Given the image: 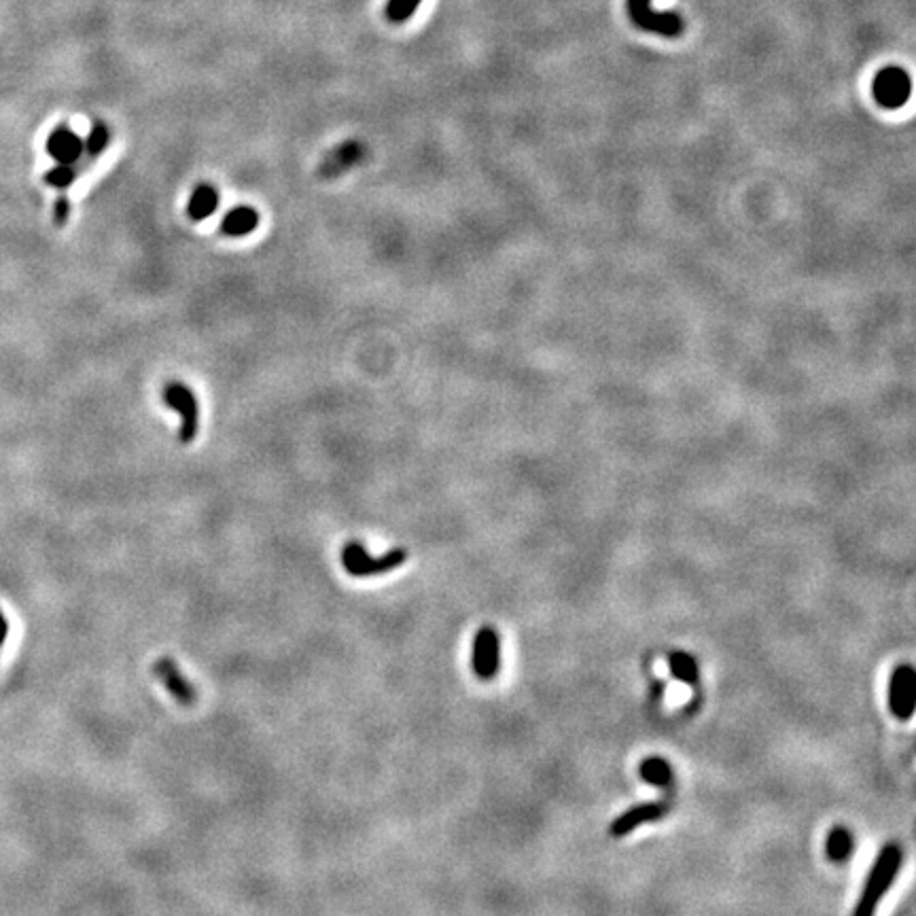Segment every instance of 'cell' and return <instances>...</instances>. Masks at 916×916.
<instances>
[{
    "instance_id": "obj_19",
    "label": "cell",
    "mask_w": 916,
    "mask_h": 916,
    "mask_svg": "<svg viewBox=\"0 0 916 916\" xmlns=\"http://www.w3.org/2000/svg\"><path fill=\"white\" fill-rule=\"evenodd\" d=\"M77 176H79L77 166H64V164H58L56 168H51V170L45 174V181H47V185L56 187V189H68L70 185H73V183L77 181Z\"/></svg>"
},
{
    "instance_id": "obj_15",
    "label": "cell",
    "mask_w": 916,
    "mask_h": 916,
    "mask_svg": "<svg viewBox=\"0 0 916 916\" xmlns=\"http://www.w3.org/2000/svg\"><path fill=\"white\" fill-rule=\"evenodd\" d=\"M639 774L645 783L656 787H668L673 783V768L664 757H647L639 766Z\"/></svg>"
},
{
    "instance_id": "obj_8",
    "label": "cell",
    "mask_w": 916,
    "mask_h": 916,
    "mask_svg": "<svg viewBox=\"0 0 916 916\" xmlns=\"http://www.w3.org/2000/svg\"><path fill=\"white\" fill-rule=\"evenodd\" d=\"M153 673L160 679V683L166 687V692L179 702L183 707H191L198 700V690L193 687V683L181 673L179 664H176L172 658L162 656L153 664Z\"/></svg>"
},
{
    "instance_id": "obj_18",
    "label": "cell",
    "mask_w": 916,
    "mask_h": 916,
    "mask_svg": "<svg viewBox=\"0 0 916 916\" xmlns=\"http://www.w3.org/2000/svg\"><path fill=\"white\" fill-rule=\"evenodd\" d=\"M422 0H386L384 17L391 24H405L410 22Z\"/></svg>"
},
{
    "instance_id": "obj_12",
    "label": "cell",
    "mask_w": 916,
    "mask_h": 916,
    "mask_svg": "<svg viewBox=\"0 0 916 916\" xmlns=\"http://www.w3.org/2000/svg\"><path fill=\"white\" fill-rule=\"evenodd\" d=\"M221 202L219 189L213 183H198L196 189L191 191L189 202H187V217L193 223L206 221L208 217H213L217 213Z\"/></svg>"
},
{
    "instance_id": "obj_17",
    "label": "cell",
    "mask_w": 916,
    "mask_h": 916,
    "mask_svg": "<svg viewBox=\"0 0 916 916\" xmlns=\"http://www.w3.org/2000/svg\"><path fill=\"white\" fill-rule=\"evenodd\" d=\"M111 145V130L104 126L102 121L94 123L90 134H87V138L83 140V153L90 157V160H96V157H100L104 151H107V147Z\"/></svg>"
},
{
    "instance_id": "obj_7",
    "label": "cell",
    "mask_w": 916,
    "mask_h": 916,
    "mask_svg": "<svg viewBox=\"0 0 916 916\" xmlns=\"http://www.w3.org/2000/svg\"><path fill=\"white\" fill-rule=\"evenodd\" d=\"M916 707V673L910 664L897 666L889 681V709L893 717L908 721Z\"/></svg>"
},
{
    "instance_id": "obj_10",
    "label": "cell",
    "mask_w": 916,
    "mask_h": 916,
    "mask_svg": "<svg viewBox=\"0 0 916 916\" xmlns=\"http://www.w3.org/2000/svg\"><path fill=\"white\" fill-rule=\"evenodd\" d=\"M47 155L64 166H77L83 157V138L68 126H58L47 136Z\"/></svg>"
},
{
    "instance_id": "obj_1",
    "label": "cell",
    "mask_w": 916,
    "mask_h": 916,
    "mask_svg": "<svg viewBox=\"0 0 916 916\" xmlns=\"http://www.w3.org/2000/svg\"><path fill=\"white\" fill-rule=\"evenodd\" d=\"M902 859H904V853L900 849V844H895V842L885 844L883 851L878 853L874 861L866 883H863L853 916H874L880 900L887 895L895 876L902 870Z\"/></svg>"
},
{
    "instance_id": "obj_3",
    "label": "cell",
    "mask_w": 916,
    "mask_h": 916,
    "mask_svg": "<svg viewBox=\"0 0 916 916\" xmlns=\"http://www.w3.org/2000/svg\"><path fill=\"white\" fill-rule=\"evenodd\" d=\"M162 399L168 405V410L181 416V444H191L200 429V403L193 395L191 386L183 382H168L162 391Z\"/></svg>"
},
{
    "instance_id": "obj_2",
    "label": "cell",
    "mask_w": 916,
    "mask_h": 916,
    "mask_svg": "<svg viewBox=\"0 0 916 916\" xmlns=\"http://www.w3.org/2000/svg\"><path fill=\"white\" fill-rule=\"evenodd\" d=\"M408 560V552L403 548H395L391 552H386L382 556H372L361 541H348L342 548V567L350 577H376L391 573L405 565Z\"/></svg>"
},
{
    "instance_id": "obj_14",
    "label": "cell",
    "mask_w": 916,
    "mask_h": 916,
    "mask_svg": "<svg viewBox=\"0 0 916 916\" xmlns=\"http://www.w3.org/2000/svg\"><path fill=\"white\" fill-rule=\"evenodd\" d=\"M825 853L836 863L847 861L853 855V836L847 827H832L825 840Z\"/></svg>"
},
{
    "instance_id": "obj_11",
    "label": "cell",
    "mask_w": 916,
    "mask_h": 916,
    "mask_svg": "<svg viewBox=\"0 0 916 916\" xmlns=\"http://www.w3.org/2000/svg\"><path fill=\"white\" fill-rule=\"evenodd\" d=\"M664 815H666V806L660 802L639 804V806L626 810V813H622L620 817H615L609 825V834L613 838H624L645 823L660 821Z\"/></svg>"
},
{
    "instance_id": "obj_20",
    "label": "cell",
    "mask_w": 916,
    "mask_h": 916,
    "mask_svg": "<svg viewBox=\"0 0 916 916\" xmlns=\"http://www.w3.org/2000/svg\"><path fill=\"white\" fill-rule=\"evenodd\" d=\"M54 217L58 221V225H64L70 217V200L68 198H60L56 202V210H54Z\"/></svg>"
},
{
    "instance_id": "obj_9",
    "label": "cell",
    "mask_w": 916,
    "mask_h": 916,
    "mask_svg": "<svg viewBox=\"0 0 916 916\" xmlns=\"http://www.w3.org/2000/svg\"><path fill=\"white\" fill-rule=\"evenodd\" d=\"M365 145L359 140H346V143L333 147L325 160L319 166V174L323 179H338L340 174H346L350 168L359 166L365 160Z\"/></svg>"
},
{
    "instance_id": "obj_4",
    "label": "cell",
    "mask_w": 916,
    "mask_h": 916,
    "mask_svg": "<svg viewBox=\"0 0 916 916\" xmlns=\"http://www.w3.org/2000/svg\"><path fill=\"white\" fill-rule=\"evenodd\" d=\"M626 9L634 26L660 34V37L675 39L685 30V22L679 13L656 11L651 7V0H626Z\"/></svg>"
},
{
    "instance_id": "obj_16",
    "label": "cell",
    "mask_w": 916,
    "mask_h": 916,
    "mask_svg": "<svg viewBox=\"0 0 916 916\" xmlns=\"http://www.w3.org/2000/svg\"><path fill=\"white\" fill-rule=\"evenodd\" d=\"M668 666H671V673H673L675 679H679V681H683L687 685H696L698 683V677H700L698 664L690 654H685V651H675V654L668 658Z\"/></svg>"
},
{
    "instance_id": "obj_13",
    "label": "cell",
    "mask_w": 916,
    "mask_h": 916,
    "mask_svg": "<svg viewBox=\"0 0 916 916\" xmlns=\"http://www.w3.org/2000/svg\"><path fill=\"white\" fill-rule=\"evenodd\" d=\"M259 223H261V217L253 206H236L223 217L219 229H221V234L227 238H244V236L253 234L259 227Z\"/></svg>"
},
{
    "instance_id": "obj_5",
    "label": "cell",
    "mask_w": 916,
    "mask_h": 916,
    "mask_svg": "<svg viewBox=\"0 0 916 916\" xmlns=\"http://www.w3.org/2000/svg\"><path fill=\"white\" fill-rule=\"evenodd\" d=\"M471 668L482 681H490L499 675L501 668V639L492 626H482L473 637L471 647Z\"/></svg>"
},
{
    "instance_id": "obj_21",
    "label": "cell",
    "mask_w": 916,
    "mask_h": 916,
    "mask_svg": "<svg viewBox=\"0 0 916 916\" xmlns=\"http://www.w3.org/2000/svg\"><path fill=\"white\" fill-rule=\"evenodd\" d=\"M7 634H9V624L5 620V615L3 611H0V649H3L5 641H7Z\"/></svg>"
},
{
    "instance_id": "obj_6",
    "label": "cell",
    "mask_w": 916,
    "mask_h": 916,
    "mask_svg": "<svg viewBox=\"0 0 916 916\" xmlns=\"http://www.w3.org/2000/svg\"><path fill=\"white\" fill-rule=\"evenodd\" d=\"M912 92V81L900 66H887L880 70L872 83L874 100L883 109H900L908 102Z\"/></svg>"
}]
</instances>
